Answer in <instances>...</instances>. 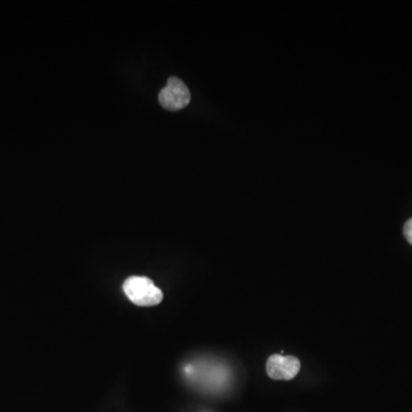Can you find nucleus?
<instances>
[{
  "mask_svg": "<svg viewBox=\"0 0 412 412\" xmlns=\"http://www.w3.org/2000/svg\"><path fill=\"white\" fill-rule=\"evenodd\" d=\"M123 289L128 299L137 306H156L163 301V292L148 277L143 276L128 277L125 281Z\"/></svg>",
  "mask_w": 412,
  "mask_h": 412,
  "instance_id": "obj_1",
  "label": "nucleus"
},
{
  "mask_svg": "<svg viewBox=\"0 0 412 412\" xmlns=\"http://www.w3.org/2000/svg\"><path fill=\"white\" fill-rule=\"evenodd\" d=\"M190 97V92L185 83L178 77H171L166 86L159 92L158 100L164 109L176 111L188 106Z\"/></svg>",
  "mask_w": 412,
  "mask_h": 412,
  "instance_id": "obj_2",
  "label": "nucleus"
},
{
  "mask_svg": "<svg viewBox=\"0 0 412 412\" xmlns=\"http://www.w3.org/2000/svg\"><path fill=\"white\" fill-rule=\"evenodd\" d=\"M301 360L294 356L270 355L267 360V375L274 380H291L301 371Z\"/></svg>",
  "mask_w": 412,
  "mask_h": 412,
  "instance_id": "obj_3",
  "label": "nucleus"
},
{
  "mask_svg": "<svg viewBox=\"0 0 412 412\" xmlns=\"http://www.w3.org/2000/svg\"><path fill=\"white\" fill-rule=\"evenodd\" d=\"M404 233L406 240H408V242L412 246V218L409 219V220L406 222V224H404Z\"/></svg>",
  "mask_w": 412,
  "mask_h": 412,
  "instance_id": "obj_4",
  "label": "nucleus"
}]
</instances>
